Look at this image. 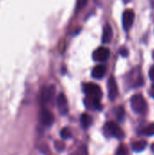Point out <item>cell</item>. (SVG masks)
I'll return each mask as SVG.
<instances>
[{
	"mask_svg": "<svg viewBox=\"0 0 154 155\" xmlns=\"http://www.w3.org/2000/svg\"><path fill=\"white\" fill-rule=\"evenodd\" d=\"M83 90L88 98H91L93 100L100 101L103 96V92H102L100 86L95 84H93V83L84 84L83 85Z\"/></svg>",
	"mask_w": 154,
	"mask_h": 155,
	"instance_id": "1",
	"label": "cell"
},
{
	"mask_svg": "<svg viewBox=\"0 0 154 155\" xmlns=\"http://www.w3.org/2000/svg\"><path fill=\"white\" fill-rule=\"evenodd\" d=\"M106 136L114 137L117 139H123L124 137V133L122 128L114 122H109L104 125L103 128Z\"/></svg>",
	"mask_w": 154,
	"mask_h": 155,
	"instance_id": "2",
	"label": "cell"
},
{
	"mask_svg": "<svg viewBox=\"0 0 154 155\" xmlns=\"http://www.w3.org/2000/svg\"><path fill=\"white\" fill-rule=\"evenodd\" d=\"M131 105L136 114H143L147 109V103L142 94H134L131 98Z\"/></svg>",
	"mask_w": 154,
	"mask_h": 155,
	"instance_id": "3",
	"label": "cell"
},
{
	"mask_svg": "<svg viewBox=\"0 0 154 155\" xmlns=\"http://www.w3.org/2000/svg\"><path fill=\"white\" fill-rule=\"evenodd\" d=\"M55 93V88L53 85H49V86H44L40 94V102L42 104H46L47 103H49Z\"/></svg>",
	"mask_w": 154,
	"mask_h": 155,
	"instance_id": "4",
	"label": "cell"
},
{
	"mask_svg": "<svg viewBox=\"0 0 154 155\" xmlns=\"http://www.w3.org/2000/svg\"><path fill=\"white\" fill-rule=\"evenodd\" d=\"M135 19L134 11L132 9H127L123 12V26L125 31H129L130 28L133 26V22Z\"/></svg>",
	"mask_w": 154,
	"mask_h": 155,
	"instance_id": "5",
	"label": "cell"
},
{
	"mask_svg": "<svg viewBox=\"0 0 154 155\" xmlns=\"http://www.w3.org/2000/svg\"><path fill=\"white\" fill-rule=\"evenodd\" d=\"M107 87H108V96L110 100H114L117 95H118V85L116 83V80L113 76H111L108 80V84H107Z\"/></svg>",
	"mask_w": 154,
	"mask_h": 155,
	"instance_id": "6",
	"label": "cell"
},
{
	"mask_svg": "<svg viewBox=\"0 0 154 155\" xmlns=\"http://www.w3.org/2000/svg\"><path fill=\"white\" fill-rule=\"evenodd\" d=\"M110 56V51L106 47H99L93 53V58L94 61L103 62L106 61Z\"/></svg>",
	"mask_w": 154,
	"mask_h": 155,
	"instance_id": "7",
	"label": "cell"
},
{
	"mask_svg": "<svg viewBox=\"0 0 154 155\" xmlns=\"http://www.w3.org/2000/svg\"><path fill=\"white\" fill-rule=\"evenodd\" d=\"M40 121L44 126H50L54 124V116L49 110L43 109L40 112Z\"/></svg>",
	"mask_w": 154,
	"mask_h": 155,
	"instance_id": "8",
	"label": "cell"
},
{
	"mask_svg": "<svg viewBox=\"0 0 154 155\" xmlns=\"http://www.w3.org/2000/svg\"><path fill=\"white\" fill-rule=\"evenodd\" d=\"M57 106H58V110L60 112L61 114L65 115L68 114L69 108H68V103H67V99L65 97V95L64 94H60L57 97Z\"/></svg>",
	"mask_w": 154,
	"mask_h": 155,
	"instance_id": "9",
	"label": "cell"
},
{
	"mask_svg": "<svg viewBox=\"0 0 154 155\" xmlns=\"http://www.w3.org/2000/svg\"><path fill=\"white\" fill-rule=\"evenodd\" d=\"M113 36V29L112 26L109 24H105V25L103 26V37H102V41L103 44H108L112 41Z\"/></svg>",
	"mask_w": 154,
	"mask_h": 155,
	"instance_id": "10",
	"label": "cell"
},
{
	"mask_svg": "<svg viewBox=\"0 0 154 155\" xmlns=\"http://www.w3.org/2000/svg\"><path fill=\"white\" fill-rule=\"evenodd\" d=\"M106 73V67L103 64L96 65L92 71V76L94 79H102Z\"/></svg>",
	"mask_w": 154,
	"mask_h": 155,
	"instance_id": "11",
	"label": "cell"
},
{
	"mask_svg": "<svg viewBox=\"0 0 154 155\" xmlns=\"http://www.w3.org/2000/svg\"><path fill=\"white\" fill-rule=\"evenodd\" d=\"M81 124H82V126L84 129H87L93 124V118H92V116L89 115V114H83L82 116H81Z\"/></svg>",
	"mask_w": 154,
	"mask_h": 155,
	"instance_id": "12",
	"label": "cell"
},
{
	"mask_svg": "<svg viewBox=\"0 0 154 155\" xmlns=\"http://www.w3.org/2000/svg\"><path fill=\"white\" fill-rule=\"evenodd\" d=\"M146 146H147L146 141H137V142L133 143L132 149L134 152H142L146 148Z\"/></svg>",
	"mask_w": 154,
	"mask_h": 155,
	"instance_id": "13",
	"label": "cell"
},
{
	"mask_svg": "<svg viewBox=\"0 0 154 155\" xmlns=\"http://www.w3.org/2000/svg\"><path fill=\"white\" fill-rule=\"evenodd\" d=\"M140 133H141L142 134H143V135H148V136L154 135V123L153 124H149L148 126H146V127H145L144 129H143Z\"/></svg>",
	"mask_w": 154,
	"mask_h": 155,
	"instance_id": "14",
	"label": "cell"
},
{
	"mask_svg": "<svg viewBox=\"0 0 154 155\" xmlns=\"http://www.w3.org/2000/svg\"><path fill=\"white\" fill-rule=\"evenodd\" d=\"M115 114H116V118L118 119V121L123 122L125 117V111L122 106H120L115 110Z\"/></svg>",
	"mask_w": 154,
	"mask_h": 155,
	"instance_id": "15",
	"label": "cell"
},
{
	"mask_svg": "<svg viewBox=\"0 0 154 155\" xmlns=\"http://www.w3.org/2000/svg\"><path fill=\"white\" fill-rule=\"evenodd\" d=\"M60 135L63 139H69L72 137V132L69 128H64L61 130Z\"/></svg>",
	"mask_w": 154,
	"mask_h": 155,
	"instance_id": "16",
	"label": "cell"
},
{
	"mask_svg": "<svg viewBox=\"0 0 154 155\" xmlns=\"http://www.w3.org/2000/svg\"><path fill=\"white\" fill-rule=\"evenodd\" d=\"M117 155H128V151H127V148L126 146L124 145H120L118 150H117Z\"/></svg>",
	"mask_w": 154,
	"mask_h": 155,
	"instance_id": "17",
	"label": "cell"
},
{
	"mask_svg": "<svg viewBox=\"0 0 154 155\" xmlns=\"http://www.w3.org/2000/svg\"><path fill=\"white\" fill-rule=\"evenodd\" d=\"M87 2H88V0H77V3H76V10L78 11V10L83 9L86 5Z\"/></svg>",
	"mask_w": 154,
	"mask_h": 155,
	"instance_id": "18",
	"label": "cell"
},
{
	"mask_svg": "<svg viewBox=\"0 0 154 155\" xmlns=\"http://www.w3.org/2000/svg\"><path fill=\"white\" fill-rule=\"evenodd\" d=\"M54 147L58 152H63L65 148V145L63 142H56L54 143Z\"/></svg>",
	"mask_w": 154,
	"mask_h": 155,
	"instance_id": "19",
	"label": "cell"
},
{
	"mask_svg": "<svg viewBox=\"0 0 154 155\" xmlns=\"http://www.w3.org/2000/svg\"><path fill=\"white\" fill-rule=\"evenodd\" d=\"M149 76L152 81H154V65L151 67V69L149 71Z\"/></svg>",
	"mask_w": 154,
	"mask_h": 155,
	"instance_id": "20",
	"label": "cell"
},
{
	"mask_svg": "<svg viewBox=\"0 0 154 155\" xmlns=\"http://www.w3.org/2000/svg\"><path fill=\"white\" fill-rule=\"evenodd\" d=\"M121 54L123 55V56H127L128 55V52H127V49L126 48H122L121 49Z\"/></svg>",
	"mask_w": 154,
	"mask_h": 155,
	"instance_id": "21",
	"label": "cell"
},
{
	"mask_svg": "<svg viewBox=\"0 0 154 155\" xmlns=\"http://www.w3.org/2000/svg\"><path fill=\"white\" fill-rule=\"evenodd\" d=\"M149 94H150V95L154 98V84L152 85V87H151V89H150V91H149Z\"/></svg>",
	"mask_w": 154,
	"mask_h": 155,
	"instance_id": "22",
	"label": "cell"
},
{
	"mask_svg": "<svg viewBox=\"0 0 154 155\" xmlns=\"http://www.w3.org/2000/svg\"><path fill=\"white\" fill-rule=\"evenodd\" d=\"M152 152L154 153V143L152 144Z\"/></svg>",
	"mask_w": 154,
	"mask_h": 155,
	"instance_id": "23",
	"label": "cell"
},
{
	"mask_svg": "<svg viewBox=\"0 0 154 155\" xmlns=\"http://www.w3.org/2000/svg\"><path fill=\"white\" fill-rule=\"evenodd\" d=\"M153 58H154V52H153Z\"/></svg>",
	"mask_w": 154,
	"mask_h": 155,
	"instance_id": "24",
	"label": "cell"
}]
</instances>
